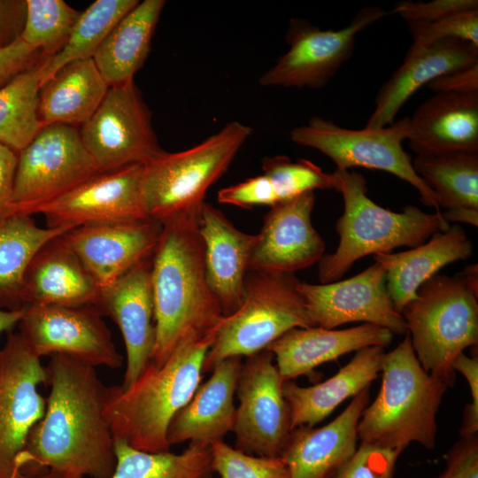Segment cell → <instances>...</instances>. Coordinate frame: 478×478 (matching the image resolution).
<instances>
[{
    "mask_svg": "<svg viewBox=\"0 0 478 478\" xmlns=\"http://www.w3.org/2000/svg\"><path fill=\"white\" fill-rule=\"evenodd\" d=\"M50 393L17 460L19 471L58 478H110L116 466L115 440L104 414L108 387L96 367L66 355L50 356Z\"/></svg>",
    "mask_w": 478,
    "mask_h": 478,
    "instance_id": "6da1fadb",
    "label": "cell"
},
{
    "mask_svg": "<svg viewBox=\"0 0 478 478\" xmlns=\"http://www.w3.org/2000/svg\"><path fill=\"white\" fill-rule=\"evenodd\" d=\"M200 209L162 224L151 258V289L156 329L150 362L162 366L181 344L215 335L224 318L205 276Z\"/></svg>",
    "mask_w": 478,
    "mask_h": 478,
    "instance_id": "7a4b0ae2",
    "label": "cell"
},
{
    "mask_svg": "<svg viewBox=\"0 0 478 478\" xmlns=\"http://www.w3.org/2000/svg\"><path fill=\"white\" fill-rule=\"evenodd\" d=\"M215 335L180 345L160 366L151 362L129 387H108L104 414L114 440L147 452L170 451L169 425L200 385Z\"/></svg>",
    "mask_w": 478,
    "mask_h": 478,
    "instance_id": "3957f363",
    "label": "cell"
},
{
    "mask_svg": "<svg viewBox=\"0 0 478 478\" xmlns=\"http://www.w3.org/2000/svg\"><path fill=\"white\" fill-rule=\"evenodd\" d=\"M380 374V390L358 422L360 443L402 451L415 443L434 450L436 416L449 388L423 369L408 332L396 348L384 352Z\"/></svg>",
    "mask_w": 478,
    "mask_h": 478,
    "instance_id": "277c9868",
    "label": "cell"
},
{
    "mask_svg": "<svg viewBox=\"0 0 478 478\" xmlns=\"http://www.w3.org/2000/svg\"><path fill=\"white\" fill-rule=\"evenodd\" d=\"M335 173L344 212L335 225L339 235L336 250L319 261L318 277L322 284L338 281L365 256L419 246L450 226L441 212L428 213L414 205H406L400 212L385 209L367 196L363 175L353 170L336 169Z\"/></svg>",
    "mask_w": 478,
    "mask_h": 478,
    "instance_id": "5b68a950",
    "label": "cell"
},
{
    "mask_svg": "<svg viewBox=\"0 0 478 478\" xmlns=\"http://www.w3.org/2000/svg\"><path fill=\"white\" fill-rule=\"evenodd\" d=\"M252 129L231 121L202 143L182 151H164L143 165L139 191L148 219L163 223L200 209L208 189L227 170Z\"/></svg>",
    "mask_w": 478,
    "mask_h": 478,
    "instance_id": "8992f818",
    "label": "cell"
},
{
    "mask_svg": "<svg viewBox=\"0 0 478 478\" xmlns=\"http://www.w3.org/2000/svg\"><path fill=\"white\" fill-rule=\"evenodd\" d=\"M414 353L423 369L452 388V363L478 344V297L460 275L436 274L402 310Z\"/></svg>",
    "mask_w": 478,
    "mask_h": 478,
    "instance_id": "52a82bcc",
    "label": "cell"
},
{
    "mask_svg": "<svg viewBox=\"0 0 478 478\" xmlns=\"http://www.w3.org/2000/svg\"><path fill=\"white\" fill-rule=\"evenodd\" d=\"M299 282L291 273L248 271L242 304L220 323L203 373L212 372L226 358L264 351L292 328L314 327L297 289Z\"/></svg>",
    "mask_w": 478,
    "mask_h": 478,
    "instance_id": "ba28073f",
    "label": "cell"
},
{
    "mask_svg": "<svg viewBox=\"0 0 478 478\" xmlns=\"http://www.w3.org/2000/svg\"><path fill=\"white\" fill-rule=\"evenodd\" d=\"M408 135L409 117L380 128L350 129L313 116L289 133L293 143L318 150L335 162L337 170L358 166L394 174L413 186L425 205L441 212L435 193L415 173L403 149Z\"/></svg>",
    "mask_w": 478,
    "mask_h": 478,
    "instance_id": "9c48e42d",
    "label": "cell"
},
{
    "mask_svg": "<svg viewBox=\"0 0 478 478\" xmlns=\"http://www.w3.org/2000/svg\"><path fill=\"white\" fill-rule=\"evenodd\" d=\"M98 173L84 147L78 127L44 126L18 153L7 216H32L37 207L63 196Z\"/></svg>",
    "mask_w": 478,
    "mask_h": 478,
    "instance_id": "30bf717a",
    "label": "cell"
},
{
    "mask_svg": "<svg viewBox=\"0 0 478 478\" xmlns=\"http://www.w3.org/2000/svg\"><path fill=\"white\" fill-rule=\"evenodd\" d=\"M80 134L99 173L144 165L165 151L134 81L109 86L96 112L80 127Z\"/></svg>",
    "mask_w": 478,
    "mask_h": 478,
    "instance_id": "8fae6325",
    "label": "cell"
},
{
    "mask_svg": "<svg viewBox=\"0 0 478 478\" xmlns=\"http://www.w3.org/2000/svg\"><path fill=\"white\" fill-rule=\"evenodd\" d=\"M389 14L379 6H367L338 30H322L306 19H291L285 37L289 50L260 77L259 84L321 89L351 57L358 34Z\"/></svg>",
    "mask_w": 478,
    "mask_h": 478,
    "instance_id": "7c38bea8",
    "label": "cell"
},
{
    "mask_svg": "<svg viewBox=\"0 0 478 478\" xmlns=\"http://www.w3.org/2000/svg\"><path fill=\"white\" fill-rule=\"evenodd\" d=\"M46 367L19 332H9L0 349V478L22 474L17 460L34 426L42 419L46 398Z\"/></svg>",
    "mask_w": 478,
    "mask_h": 478,
    "instance_id": "4fadbf2b",
    "label": "cell"
},
{
    "mask_svg": "<svg viewBox=\"0 0 478 478\" xmlns=\"http://www.w3.org/2000/svg\"><path fill=\"white\" fill-rule=\"evenodd\" d=\"M274 360L267 350L246 357L237 380L235 448L252 456L280 458L292 430L284 381Z\"/></svg>",
    "mask_w": 478,
    "mask_h": 478,
    "instance_id": "5bb4252c",
    "label": "cell"
},
{
    "mask_svg": "<svg viewBox=\"0 0 478 478\" xmlns=\"http://www.w3.org/2000/svg\"><path fill=\"white\" fill-rule=\"evenodd\" d=\"M103 316L93 305H27L19 332L39 358L62 354L94 367L116 369L123 357Z\"/></svg>",
    "mask_w": 478,
    "mask_h": 478,
    "instance_id": "9a60e30c",
    "label": "cell"
},
{
    "mask_svg": "<svg viewBox=\"0 0 478 478\" xmlns=\"http://www.w3.org/2000/svg\"><path fill=\"white\" fill-rule=\"evenodd\" d=\"M308 314L317 327L333 329L350 322L378 325L392 334L405 335L406 323L396 311L387 289L386 272L377 262L343 281L299 282Z\"/></svg>",
    "mask_w": 478,
    "mask_h": 478,
    "instance_id": "2e32d148",
    "label": "cell"
},
{
    "mask_svg": "<svg viewBox=\"0 0 478 478\" xmlns=\"http://www.w3.org/2000/svg\"><path fill=\"white\" fill-rule=\"evenodd\" d=\"M143 165L98 173L32 212L42 214L48 227H79L150 220L140 200Z\"/></svg>",
    "mask_w": 478,
    "mask_h": 478,
    "instance_id": "e0dca14e",
    "label": "cell"
},
{
    "mask_svg": "<svg viewBox=\"0 0 478 478\" xmlns=\"http://www.w3.org/2000/svg\"><path fill=\"white\" fill-rule=\"evenodd\" d=\"M314 192L272 206L256 235L248 271L291 273L319 263L325 241L312 223Z\"/></svg>",
    "mask_w": 478,
    "mask_h": 478,
    "instance_id": "ac0fdd59",
    "label": "cell"
},
{
    "mask_svg": "<svg viewBox=\"0 0 478 478\" xmlns=\"http://www.w3.org/2000/svg\"><path fill=\"white\" fill-rule=\"evenodd\" d=\"M162 224L144 220L73 228L61 235L98 287H107L142 262L150 258Z\"/></svg>",
    "mask_w": 478,
    "mask_h": 478,
    "instance_id": "d6986e66",
    "label": "cell"
},
{
    "mask_svg": "<svg viewBox=\"0 0 478 478\" xmlns=\"http://www.w3.org/2000/svg\"><path fill=\"white\" fill-rule=\"evenodd\" d=\"M151 258L101 289L95 305L103 315L115 322L122 335L127 352V366L120 385L123 389L132 385L150 363L155 346Z\"/></svg>",
    "mask_w": 478,
    "mask_h": 478,
    "instance_id": "ffe728a7",
    "label": "cell"
},
{
    "mask_svg": "<svg viewBox=\"0 0 478 478\" xmlns=\"http://www.w3.org/2000/svg\"><path fill=\"white\" fill-rule=\"evenodd\" d=\"M478 64V46L445 39L410 47L403 64L380 89L366 127L391 125L406 101L422 86L447 73Z\"/></svg>",
    "mask_w": 478,
    "mask_h": 478,
    "instance_id": "44dd1931",
    "label": "cell"
},
{
    "mask_svg": "<svg viewBox=\"0 0 478 478\" xmlns=\"http://www.w3.org/2000/svg\"><path fill=\"white\" fill-rule=\"evenodd\" d=\"M369 399L367 387L328 424L292 429L280 457L289 478H327L346 461L358 448V426Z\"/></svg>",
    "mask_w": 478,
    "mask_h": 478,
    "instance_id": "7402d4cb",
    "label": "cell"
},
{
    "mask_svg": "<svg viewBox=\"0 0 478 478\" xmlns=\"http://www.w3.org/2000/svg\"><path fill=\"white\" fill-rule=\"evenodd\" d=\"M393 334L378 325L364 323L345 329L320 327L295 328L266 350L274 354L283 381L311 373L320 365L369 346L386 347Z\"/></svg>",
    "mask_w": 478,
    "mask_h": 478,
    "instance_id": "603a6c76",
    "label": "cell"
},
{
    "mask_svg": "<svg viewBox=\"0 0 478 478\" xmlns=\"http://www.w3.org/2000/svg\"><path fill=\"white\" fill-rule=\"evenodd\" d=\"M199 232L204 245L205 276L223 315L242 304L244 282L256 235L238 228L216 207L204 202Z\"/></svg>",
    "mask_w": 478,
    "mask_h": 478,
    "instance_id": "cb8c5ba5",
    "label": "cell"
},
{
    "mask_svg": "<svg viewBox=\"0 0 478 478\" xmlns=\"http://www.w3.org/2000/svg\"><path fill=\"white\" fill-rule=\"evenodd\" d=\"M242 363V357H232L213 367L211 377L172 420L167 431L170 446L187 441L211 444L233 432L234 397Z\"/></svg>",
    "mask_w": 478,
    "mask_h": 478,
    "instance_id": "d4e9b609",
    "label": "cell"
},
{
    "mask_svg": "<svg viewBox=\"0 0 478 478\" xmlns=\"http://www.w3.org/2000/svg\"><path fill=\"white\" fill-rule=\"evenodd\" d=\"M100 288L76 254L58 236L47 243L29 264L21 302L27 305H95Z\"/></svg>",
    "mask_w": 478,
    "mask_h": 478,
    "instance_id": "484cf974",
    "label": "cell"
},
{
    "mask_svg": "<svg viewBox=\"0 0 478 478\" xmlns=\"http://www.w3.org/2000/svg\"><path fill=\"white\" fill-rule=\"evenodd\" d=\"M407 140L416 155L478 152V92L436 93L409 117Z\"/></svg>",
    "mask_w": 478,
    "mask_h": 478,
    "instance_id": "4316f807",
    "label": "cell"
},
{
    "mask_svg": "<svg viewBox=\"0 0 478 478\" xmlns=\"http://www.w3.org/2000/svg\"><path fill=\"white\" fill-rule=\"evenodd\" d=\"M473 254V244L458 224L434 233L424 243L397 253L374 255L386 272L387 289L397 312L416 297L422 283L444 266L466 260Z\"/></svg>",
    "mask_w": 478,
    "mask_h": 478,
    "instance_id": "83f0119b",
    "label": "cell"
},
{
    "mask_svg": "<svg viewBox=\"0 0 478 478\" xmlns=\"http://www.w3.org/2000/svg\"><path fill=\"white\" fill-rule=\"evenodd\" d=\"M383 349L369 346L357 351L337 373L312 386L284 381L282 392L290 412L291 429L314 427L346 399L370 387L380 374Z\"/></svg>",
    "mask_w": 478,
    "mask_h": 478,
    "instance_id": "f1b7e54d",
    "label": "cell"
},
{
    "mask_svg": "<svg viewBox=\"0 0 478 478\" xmlns=\"http://www.w3.org/2000/svg\"><path fill=\"white\" fill-rule=\"evenodd\" d=\"M109 85L93 58L75 60L58 70L39 89L42 125L81 126L96 112Z\"/></svg>",
    "mask_w": 478,
    "mask_h": 478,
    "instance_id": "f546056e",
    "label": "cell"
},
{
    "mask_svg": "<svg viewBox=\"0 0 478 478\" xmlns=\"http://www.w3.org/2000/svg\"><path fill=\"white\" fill-rule=\"evenodd\" d=\"M165 4V0L139 1L100 45L93 60L109 86L134 81L149 55Z\"/></svg>",
    "mask_w": 478,
    "mask_h": 478,
    "instance_id": "4dcf8cb0",
    "label": "cell"
},
{
    "mask_svg": "<svg viewBox=\"0 0 478 478\" xmlns=\"http://www.w3.org/2000/svg\"><path fill=\"white\" fill-rule=\"evenodd\" d=\"M71 229L41 227L30 215L11 214L0 221V308H23L25 273L36 253Z\"/></svg>",
    "mask_w": 478,
    "mask_h": 478,
    "instance_id": "1f68e13d",
    "label": "cell"
},
{
    "mask_svg": "<svg viewBox=\"0 0 478 478\" xmlns=\"http://www.w3.org/2000/svg\"><path fill=\"white\" fill-rule=\"evenodd\" d=\"M412 163L415 173L435 193L439 209L478 210V152L421 154Z\"/></svg>",
    "mask_w": 478,
    "mask_h": 478,
    "instance_id": "d6a6232c",
    "label": "cell"
},
{
    "mask_svg": "<svg viewBox=\"0 0 478 478\" xmlns=\"http://www.w3.org/2000/svg\"><path fill=\"white\" fill-rule=\"evenodd\" d=\"M116 466L110 478H207L212 468L211 446L189 443L181 453L147 452L115 441Z\"/></svg>",
    "mask_w": 478,
    "mask_h": 478,
    "instance_id": "836d02e7",
    "label": "cell"
},
{
    "mask_svg": "<svg viewBox=\"0 0 478 478\" xmlns=\"http://www.w3.org/2000/svg\"><path fill=\"white\" fill-rule=\"evenodd\" d=\"M138 3V0H96L81 12L64 47L41 65L40 87L65 65L93 58L114 26Z\"/></svg>",
    "mask_w": 478,
    "mask_h": 478,
    "instance_id": "e575fe53",
    "label": "cell"
},
{
    "mask_svg": "<svg viewBox=\"0 0 478 478\" xmlns=\"http://www.w3.org/2000/svg\"><path fill=\"white\" fill-rule=\"evenodd\" d=\"M44 59L0 88V144L20 152L43 127L37 112L39 69Z\"/></svg>",
    "mask_w": 478,
    "mask_h": 478,
    "instance_id": "d590c367",
    "label": "cell"
},
{
    "mask_svg": "<svg viewBox=\"0 0 478 478\" xmlns=\"http://www.w3.org/2000/svg\"><path fill=\"white\" fill-rule=\"evenodd\" d=\"M20 40L44 58L56 55L67 42L81 12L63 0H26Z\"/></svg>",
    "mask_w": 478,
    "mask_h": 478,
    "instance_id": "8d00e7d4",
    "label": "cell"
},
{
    "mask_svg": "<svg viewBox=\"0 0 478 478\" xmlns=\"http://www.w3.org/2000/svg\"><path fill=\"white\" fill-rule=\"evenodd\" d=\"M262 170L272 182L281 203L315 189L339 190V180L335 172L325 173L307 159L294 162L285 155L266 157L262 159Z\"/></svg>",
    "mask_w": 478,
    "mask_h": 478,
    "instance_id": "74e56055",
    "label": "cell"
},
{
    "mask_svg": "<svg viewBox=\"0 0 478 478\" xmlns=\"http://www.w3.org/2000/svg\"><path fill=\"white\" fill-rule=\"evenodd\" d=\"M212 468L220 478H289L281 458H264L243 453L223 440L211 444Z\"/></svg>",
    "mask_w": 478,
    "mask_h": 478,
    "instance_id": "f35d334b",
    "label": "cell"
},
{
    "mask_svg": "<svg viewBox=\"0 0 478 478\" xmlns=\"http://www.w3.org/2000/svg\"><path fill=\"white\" fill-rule=\"evenodd\" d=\"M402 452L360 443L355 452L327 478H395Z\"/></svg>",
    "mask_w": 478,
    "mask_h": 478,
    "instance_id": "ab89813d",
    "label": "cell"
},
{
    "mask_svg": "<svg viewBox=\"0 0 478 478\" xmlns=\"http://www.w3.org/2000/svg\"><path fill=\"white\" fill-rule=\"evenodd\" d=\"M415 44L457 39L478 46V10L457 12L426 24H408Z\"/></svg>",
    "mask_w": 478,
    "mask_h": 478,
    "instance_id": "60d3db41",
    "label": "cell"
},
{
    "mask_svg": "<svg viewBox=\"0 0 478 478\" xmlns=\"http://www.w3.org/2000/svg\"><path fill=\"white\" fill-rule=\"evenodd\" d=\"M217 198L220 204L248 209L257 205L272 207L281 203L272 182L265 174L224 188L218 192Z\"/></svg>",
    "mask_w": 478,
    "mask_h": 478,
    "instance_id": "b9f144b4",
    "label": "cell"
},
{
    "mask_svg": "<svg viewBox=\"0 0 478 478\" xmlns=\"http://www.w3.org/2000/svg\"><path fill=\"white\" fill-rule=\"evenodd\" d=\"M469 10H478L477 0L403 1L395 4L390 14H398L407 24H426Z\"/></svg>",
    "mask_w": 478,
    "mask_h": 478,
    "instance_id": "7bdbcfd3",
    "label": "cell"
},
{
    "mask_svg": "<svg viewBox=\"0 0 478 478\" xmlns=\"http://www.w3.org/2000/svg\"><path fill=\"white\" fill-rule=\"evenodd\" d=\"M433 478H478V434L459 436L445 455L443 469Z\"/></svg>",
    "mask_w": 478,
    "mask_h": 478,
    "instance_id": "ee69618b",
    "label": "cell"
},
{
    "mask_svg": "<svg viewBox=\"0 0 478 478\" xmlns=\"http://www.w3.org/2000/svg\"><path fill=\"white\" fill-rule=\"evenodd\" d=\"M454 371L465 377L471 394V403L466 405L459 428V436H471L478 434V354L477 350L471 356L464 352L459 354L452 363Z\"/></svg>",
    "mask_w": 478,
    "mask_h": 478,
    "instance_id": "f6af8a7d",
    "label": "cell"
},
{
    "mask_svg": "<svg viewBox=\"0 0 478 478\" xmlns=\"http://www.w3.org/2000/svg\"><path fill=\"white\" fill-rule=\"evenodd\" d=\"M42 59L38 50L20 39L0 50V88Z\"/></svg>",
    "mask_w": 478,
    "mask_h": 478,
    "instance_id": "bcb514c9",
    "label": "cell"
},
{
    "mask_svg": "<svg viewBox=\"0 0 478 478\" xmlns=\"http://www.w3.org/2000/svg\"><path fill=\"white\" fill-rule=\"evenodd\" d=\"M26 13V0H0V50L20 38Z\"/></svg>",
    "mask_w": 478,
    "mask_h": 478,
    "instance_id": "7dc6e473",
    "label": "cell"
},
{
    "mask_svg": "<svg viewBox=\"0 0 478 478\" xmlns=\"http://www.w3.org/2000/svg\"><path fill=\"white\" fill-rule=\"evenodd\" d=\"M428 87L435 93H477L478 64L438 77Z\"/></svg>",
    "mask_w": 478,
    "mask_h": 478,
    "instance_id": "c3c4849f",
    "label": "cell"
},
{
    "mask_svg": "<svg viewBox=\"0 0 478 478\" xmlns=\"http://www.w3.org/2000/svg\"><path fill=\"white\" fill-rule=\"evenodd\" d=\"M17 161L18 154L0 144V221L7 216L12 204Z\"/></svg>",
    "mask_w": 478,
    "mask_h": 478,
    "instance_id": "681fc988",
    "label": "cell"
},
{
    "mask_svg": "<svg viewBox=\"0 0 478 478\" xmlns=\"http://www.w3.org/2000/svg\"><path fill=\"white\" fill-rule=\"evenodd\" d=\"M443 218L448 223H466L472 226H478V210L458 209L441 212Z\"/></svg>",
    "mask_w": 478,
    "mask_h": 478,
    "instance_id": "f907efd6",
    "label": "cell"
},
{
    "mask_svg": "<svg viewBox=\"0 0 478 478\" xmlns=\"http://www.w3.org/2000/svg\"><path fill=\"white\" fill-rule=\"evenodd\" d=\"M26 307L17 310H6L0 308V335L4 332H11L18 326Z\"/></svg>",
    "mask_w": 478,
    "mask_h": 478,
    "instance_id": "816d5d0a",
    "label": "cell"
},
{
    "mask_svg": "<svg viewBox=\"0 0 478 478\" xmlns=\"http://www.w3.org/2000/svg\"><path fill=\"white\" fill-rule=\"evenodd\" d=\"M468 289L478 297V271L477 265L467 266L460 274Z\"/></svg>",
    "mask_w": 478,
    "mask_h": 478,
    "instance_id": "f5cc1de1",
    "label": "cell"
},
{
    "mask_svg": "<svg viewBox=\"0 0 478 478\" xmlns=\"http://www.w3.org/2000/svg\"><path fill=\"white\" fill-rule=\"evenodd\" d=\"M18 478H58V477L52 475L50 474H41L38 476H27V475L21 474Z\"/></svg>",
    "mask_w": 478,
    "mask_h": 478,
    "instance_id": "db71d44e",
    "label": "cell"
},
{
    "mask_svg": "<svg viewBox=\"0 0 478 478\" xmlns=\"http://www.w3.org/2000/svg\"><path fill=\"white\" fill-rule=\"evenodd\" d=\"M207 478H211V477L208 476Z\"/></svg>",
    "mask_w": 478,
    "mask_h": 478,
    "instance_id": "11a10c76",
    "label": "cell"
}]
</instances>
